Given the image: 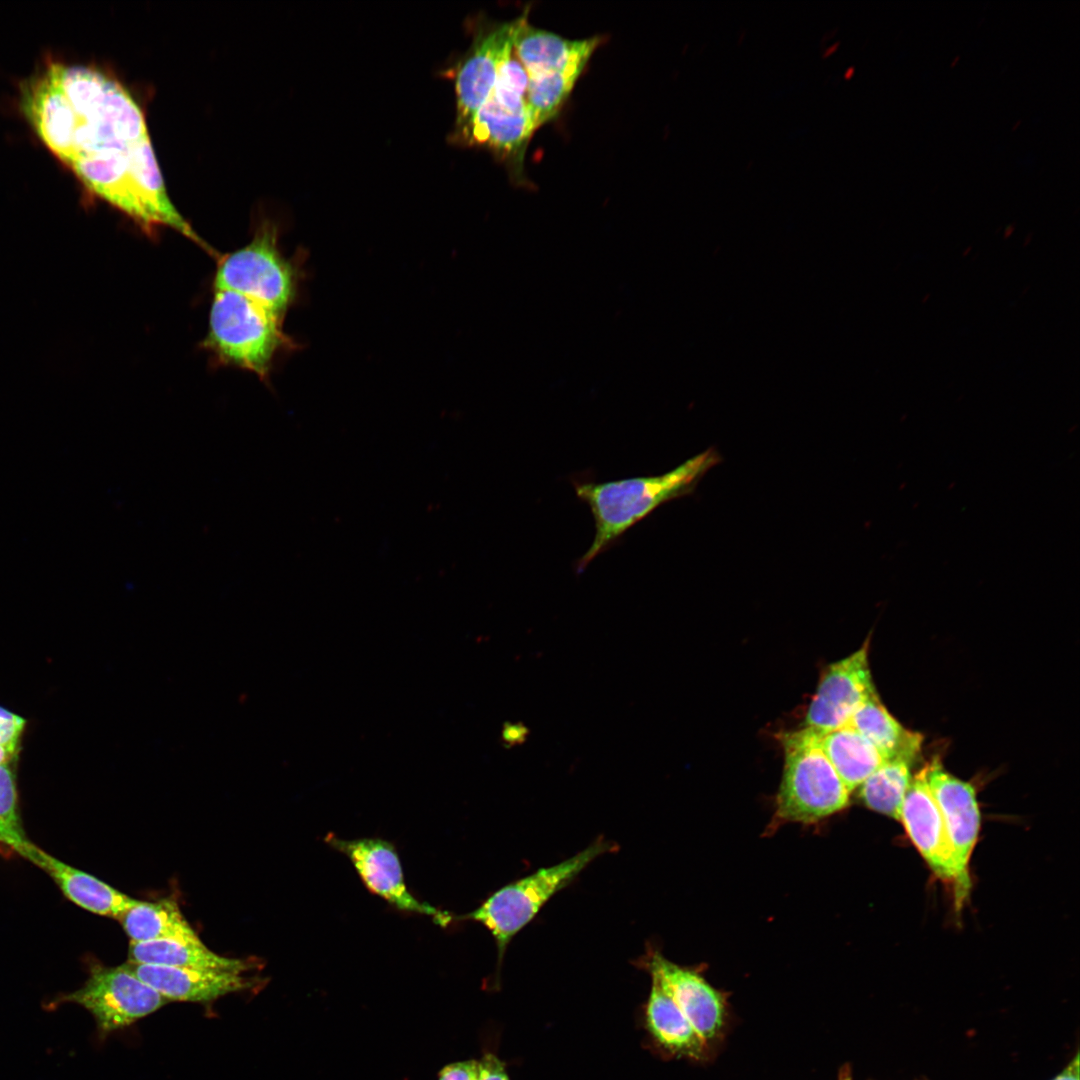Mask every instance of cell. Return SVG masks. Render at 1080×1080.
Instances as JSON below:
<instances>
[{"mask_svg":"<svg viewBox=\"0 0 1080 1080\" xmlns=\"http://www.w3.org/2000/svg\"><path fill=\"white\" fill-rule=\"evenodd\" d=\"M119 921L130 942L164 939L201 941L178 904L171 899L155 902L136 900Z\"/></svg>","mask_w":1080,"mask_h":1080,"instance_id":"44dd1931","label":"cell"},{"mask_svg":"<svg viewBox=\"0 0 1080 1080\" xmlns=\"http://www.w3.org/2000/svg\"><path fill=\"white\" fill-rule=\"evenodd\" d=\"M61 1000L88 1010L101 1038L131 1026L169 1002L143 982L127 963L119 966L93 964L83 986Z\"/></svg>","mask_w":1080,"mask_h":1080,"instance_id":"52a82bcc","label":"cell"},{"mask_svg":"<svg viewBox=\"0 0 1080 1080\" xmlns=\"http://www.w3.org/2000/svg\"><path fill=\"white\" fill-rule=\"evenodd\" d=\"M900 821L932 871L939 878L954 884L956 870L953 848L928 785L926 765L912 777L902 804Z\"/></svg>","mask_w":1080,"mask_h":1080,"instance_id":"4fadbf2b","label":"cell"},{"mask_svg":"<svg viewBox=\"0 0 1080 1080\" xmlns=\"http://www.w3.org/2000/svg\"><path fill=\"white\" fill-rule=\"evenodd\" d=\"M1020 123H1021V121H1020V120H1018V122H1017L1016 124H1014V125H1013V130H1015V129H1016L1017 127H1018V125H1019Z\"/></svg>","mask_w":1080,"mask_h":1080,"instance_id":"d6a6232c","label":"cell"},{"mask_svg":"<svg viewBox=\"0 0 1080 1080\" xmlns=\"http://www.w3.org/2000/svg\"><path fill=\"white\" fill-rule=\"evenodd\" d=\"M848 725L873 744L886 761L899 758L912 763L921 751L923 736L904 728L877 694L858 708Z\"/></svg>","mask_w":1080,"mask_h":1080,"instance_id":"d6986e66","label":"cell"},{"mask_svg":"<svg viewBox=\"0 0 1080 1080\" xmlns=\"http://www.w3.org/2000/svg\"><path fill=\"white\" fill-rule=\"evenodd\" d=\"M479 1062L478 1080H510L504 1063L494 1054H485Z\"/></svg>","mask_w":1080,"mask_h":1080,"instance_id":"4316f807","label":"cell"},{"mask_svg":"<svg viewBox=\"0 0 1080 1080\" xmlns=\"http://www.w3.org/2000/svg\"><path fill=\"white\" fill-rule=\"evenodd\" d=\"M126 963L168 1001L208 1004L258 985L256 979L235 971Z\"/></svg>","mask_w":1080,"mask_h":1080,"instance_id":"5bb4252c","label":"cell"},{"mask_svg":"<svg viewBox=\"0 0 1080 1080\" xmlns=\"http://www.w3.org/2000/svg\"><path fill=\"white\" fill-rule=\"evenodd\" d=\"M959 59H960V57H959V56H956V57H955V59H954V60H953V61L951 62V67L955 66V64L957 63V61H958Z\"/></svg>","mask_w":1080,"mask_h":1080,"instance_id":"1f68e13d","label":"cell"},{"mask_svg":"<svg viewBox=\"0 0 1080 1080\" xmlns=\"http://www.w3.org/2000/svg\"><path fill=\"white\" fill-rule=\"evenodd\" d=\"M324 841L344 854L352 863L366 888L397 910L432 918L443 928L455 921V915L415 897L408 889L395 846L381 838L343 839L328 833Z\"/></svg>","mask_w":1080,"mask_h":1080,"instance_id":"ba28073f","label":"cell"},{"mask_svg":"<svg viewBox=\"0 0 1080 1080\" xmlns=\"http://www.w3.org/2000/svg\"><path fill=\"white\" fill-rule=\"evenodd\" d=\"M26 721L0 706V746L18 754Z\"/></svg>","mask_w":1080,"mask_h":1080,"instance_id":"d4e9b609","label":"cell"},{"mask_svg":"<svg viewBox=\"0 0 1080 1080\" xmlns=\"http://www.w3.org/2000/svg\"><path fill=\"white\" fill-rule=\"evenodd\" d=\"M511 728L512 729L506 730L505 739H509L510 742L514 743L516 740H519L520 737L524 735L523 733L525 732V730L523 728L519 729V727L515 726H512Z\"/></svg>","mask_w":1080,"mask_h":1080,"instance_id":"f546056e","label":"cell"},{"mask_svg":"<svg viewBox=\"0 0 1080 1080\" xmlns=\"http://www.w3.org/2000/svg\"><path fill=\"white\" fill-rule=\"evenodd\" d=\"M129 962L181 968L215 969L245 973L249 961L219 955L202 941L154 940L130 942Z\"/></svg>","mask_w":1080,"mask_h":1080,"instance_id":"ac0fdd59","label":"cell"},{"mask_svg":"<svg viewBox=\"0 0 1080 1080\" xmlns=\"http://www.w3.org/2000/svg\"><path fill=\"white\" fill-rule=\"evenodd\" d=\"M581 73L567 69L527 74V102L535 130L558 115Z\"/></svg>","mask_w":1080,"mask_h":1080,"instance_id":"603a6c76","label":"cell"},{"mask_svg":"<svg viewBox=\"0 0 1080 1080\" xmlns=\"http://www.w3.org/2000/svg\"><path fill=\"white\" fill-rule=\"evenodd\" d=\"M20 856L44 870L71 902L91 913L119 920L136 902V899L97 877L62 862L32 842Z\"/></svg>","mask_w":1080,"mask_h":1080,"instance_id":"9a60e30c","label":"cell"},{"mask_svg":"<svg viewBox=\"0 0 1080 1080\" xmlns=\"http://www.w3.org/2000/svg\"><path fill=\"white\" fill-rule=\"evenodd\" d=\"M841 1080H851V1079L849 1078V1076H846L845 1078H842Z\"/></svg>","mask_w":1080,"mask_h":1080,"instance_id":"836d02e7","label":"cell"},{"mask_svg":"<svg viewBox=\"0 0 1080 1080\" xmlns=\"http://www.w3.org/2000/svg\"><path fill=\"white\" fill-rule=\"evenodd\" d=\"M904 759L885 761L861 785L859 796L869 809L900 821L901 808L912 780Z\"/></svg>","mask_w":1080,"mask_h":1080,"instance_id":"7402d4cb","label":"cell"},{"mask_svg":"<svg viewBox=\"0 0 1080 1080\" xmlns=\"http://www.w3.org/2000/svg\"><path fill=\"white\" fill-rule=\"evenodd\" d=\"M819 734L823 752L850 793L886 761L849 725Z\"/></svg>","mask_w":1080,"mask_h":1080,"instance_id":"ffe728a7","label":"cell"},{"mask_svg":"<svg viewBox=\"0 0 1080 1080\" xmlns=\"http://www.w3.org/2000/svg\"><path fill=\"white\" fill-rule=\"evenodd\" d=\"M720 460L718 452L709 448L660 475L607 482L573 481L577 497L591 511L596 530L590 547L577 561V573L661 505L691 494Z\"/></svg>","mask_w":1080,"mask_h":1080,"instance_id":"6da1fadb","label":"cell"},{"mask_svg":"<svg viewBox=\"0 0 1080 1080\" xmlns=\"http://www.w3.org/2000/svg\"><path fill=\"white\" fill-rule=\"evenodd\" d=\"M303 263V254L290 259L281 252L277 227L264 221L250 242L219 260L214 290L239 293L284 319L298 297Z\"/></svg>","mask_w":1080,"mask_h":1080,"instance_id":"277c9868","label":"cell"},{"mask_svg":"<svg viewBox=\"0 0 1080 1080\" xmlns=\"http://www.w3.org/2000/svg\"><path fill=\"white\" fill-rule=\"evenodd\" d=\"M478 1060H466L446 1065L439 1073L438 1080H478Z\"/></svg>","mask_w":1080,"mask_h":1080,"instance_id":"484cf974","label":"cell"},{"mask_svg":"<svg viewBox=\"0 0 1080 1080\" xmlns=\"http://www.w3.org/2000/svg\"><path fill=\"white\" fill-rule=\"evenodd\" d=\"M601 37L564 39L528 23L523 14L514 20L513 47L528 75L557 70L583 71Z\"/></svg>","mask_w":1080,"mask_h":1080,"instance_id":"2e32d148","label":"cell"},{"mask_svg":"<svg viewBox=\"0 0 1080 1080\" xmlns=\"http://www.w3.org/2000/svg\"><path fill=\"white\" fill-rule=\"evenodd\" d=\"M16 759L17 753L0 746V764L15 763Z\"/></svg>","mask_w":1080,"mask_h":1080,"instance_id":"f1b7e54d","label":"cell"},{"mask_svg":"<svg viewBox=\"0 0 1080 1080\" xmlns=\"http://www.w3.org/2000/svg\"><path fill=\"white\" fill-rule=\"evenodd\" d=\"M513 30L510 21L480 31L456 71V135L465 144L470 143L477 113L496 84Z\"/></svg>","mask_w":1080,"mask_h":1080,"instance_id":"8fae6325","label":"cell"},{"mask_svg":"<svg viewBox=\"0 0 1080 1080\" xmlns=\"http://www.w3.org/2000/svg\"><path fill=\"white\" fill-rule=\"evenodd\" d=\"M650 975L652 986L646 1007L650 1033L664 1048L675 1054L701 1058L706 1041L696 1032L660 979Z\"/></svg>","mask_w":1080,"mask_h":1080,"instance_id":"e0dca14e","label":"cell"},{"mask_svg":"<svg viewBox=\"0 0 1080 1080\" xmlns=\"http://www.w3.org/2000/svg\"><path fill=\"white\" fill-rule=\"evenodd\" d=\"M869 639L822 672L805 716V727L826 733L849 724L858 708L876 693L868 661Z\"/></svg>","mask_w":1080,"mask_h":1080,"instance_id":"9c48e42d","label":"cell"},{"mask_svg":"<svg viewBox=\"0 0 1080 1080\" xmlns=\"http://www.w3.org/2000/svg\"><path fill=\"white\" fill-rule=\"evenodd\" d=\"M782 780L774 823L812 824L845 809L850 792L820 744V734L804 727L781 736Z\"/></svg>","mask_w":1080,"mask_h":1080,"instance_id":"3957f363","label":"cell"},{"mask_svg":"<svg viewBox=\"0 0 1080 1080\" xmlns=\"http://www.w3.org/2000/svg\"><path fill=\"white\" fill-rule=\"evenodd\" d=\"M616 849L603 838L576 855L514 881L490 895L478 908L455 920L482 924L493 936L497 948L498 969L514 936L538 914L543 905L569 885L598 856Z\"/></svg>","mask_w":1080,"mask_h":1080,"instance_id":"5b68a950","label":"cell"},{"mask_svg":"<svg viewBox=\"0 0 1080 1080\" xmlns=\"http://www.w3.org/2000/svg\"><path fill=\"white\" fill-rule=\"evenodd\" d=\"M283 320L261 304L233 291L214 290L203 346L222 364L266 379L275 358L295 343Z\"/></svg>","mask_w":1080,"mask_h":1080,"instance_id":"7a4b0ae2","label":"cell"},{"mask_svg":"<svg viewBox=\"0 0 1080 1080\" xmlns=\"http://www.w3.org/2000/svg\"><path fill=\"white\" fill-rule=\"evenodd\" d=\"M853 73H854V68H853V67H849V68H848V69L846 70V72H845V76H846V78H850V77H851V76L853 75Z\"/></svg>","mask_w":1080,"mask_h":1080,"instance_id":"4dcf8cb0","label":"cell"},{"mask_svg":"<svg viewBox=\"0 0 1080 1080\" xmlns=\"http://www.w3.org/2000/svg\"><path fill=\"white\" fill-rule=\"evenodd\" d=\"M643 967L657 976L696 1032L706 1042L720 1033L725 1020L723 994L696 969L677 965L658 951H649Z\"/></svg>","mask_w":1080,"mask_h":1080,"instance_id":"7c38bea8","label":"cell"},{"mask_svg":"<svg viewBox=\"0 0 1080 1080\" xmlns=\"http://www.w3.org/2000/svg\"><path fill=\"white\" fill-rule=\"evenodd\" d=\"M528 75L513 45L503 59L495 86L477 113L469 144L482 145L523 178L524 155L535 132L527 102Z\"/></svg>","mask_w":1080,"mask_h":1080,"instance_id":"8992f818","label":"cell"},{"mask_svg":"<svg viewBox=\"0 0 1080 1080\" xmlns=\"http://www.w3.org/2000/svg\"><path fill=\"white\" fill-rule=\"evenodd\" d=\"M29 843L19 814L14 763L0 764V848L20 855Z\"/></svg>","mask_w":1080,"mask_h":1080,"instance_id":"cb8c5ba5","label":"cell"},{"mask_svg":"<svg viewBox=\"0 0 1080 1080\" xmlns=\"http://www.w3.org/2000/svg\"><path fill=\"white\" fill-rule=\"evenodd\" d=\"M1079 1053L1065 1067V1069L1052 1080H1079Z\"/></svg>","mask_w":1080,"mask_h":1080,"instance_id":"83f0119b","label":"cell"},{"mask_svg":"<svg viewBox=\"0 0 1080 1080\" xmlns=\"http://www.w3.org/2000/svg\"><path fill=\"white\" fill-rule=\"evenodd\" d=\"M927 766V781L942 814L953 848L955 903L960 907L970 888L969 861L980 828V811L973 785L950 774L935 756Z\"/></svg>","mask_w":1080,"mask_h":1080,"instance_id":"30bf717a","label":"cell"}]
</instances>
